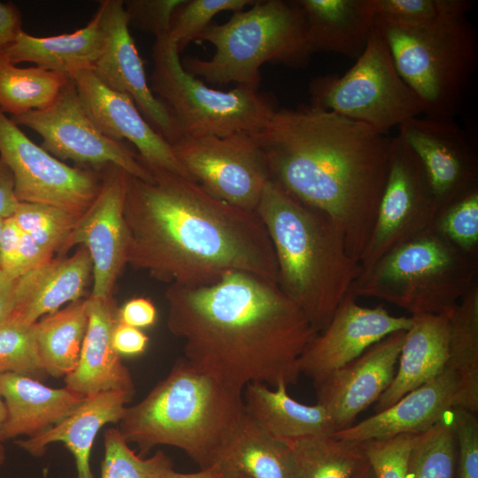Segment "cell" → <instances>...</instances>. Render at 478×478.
Returning <instances> with one entry per match:
<instances>
[{
	"label": "cell",
	"instance_id": "obj_1",
	"mask_svg": "<svg viewBox=\"0 0 478 478\" xmlns=\"http://www.w3.org/2000/svg\"><path fill=\"white\" fill-rule=\"evenodd\" d=\"M146 167L150 181L129 174L127 181V265L169 285L209 284L231 271L277 283L273 244L256 212L181 175Z\"/></svg>",
	"mask_w": 478,
	"mask_h": 478
},
{
	"label": "cell",
	"instance_id": "obj_2",
	"mask_svg": "<svg viewBox=\"0 0 478 478\" xmlns=\"http://www.w3.org/2000/svg\"><path fill=\"white\" fill-rule=\"evenodd\" d=\"M167 328L184 358L222 384H296L300 358L318 333L276 282L231 271L204 285H169Z\"/></svg>",
	"mask_w": 478,
	"mask_h": 478
},
{
	"label": "cell",
	"instance_id": "obj_3",
	"mask_svg": "<svg viewBox=\"0 0 478 478\" xmlns=\"http://www.w3.org/2000/svg\"><path fill=\"white\" fill-rule=\"evenodd\" d=\"M249 135L266 156L270 179L328 214L359 261L375 224L392 138L312 104L277 108Z\"/></svg>",
	"mask_w": 478,
	"mask_h": 478
},
{
	"label": "cell",
	"instance_id": "obj_4",
	"mask_svg": "<svg viewBox=\"0 0 478 478\" xmlns=\"http://www.w3.org/2000/svg\"><path fill=\"white\" fill-rule=\"evenodd\" d=\"M256 213L275 254L277 284L320 332L361 271L330 217L290 196L271 179Z\"/></svg>",
	"mask_w": 478,
	"mask_h": 478
},
{
	"label": "cell",
	"instance_id": "obj_5",
	"mask_svg": "<svg viewBox=\"0 0 478 478\" xmlns=\"http://www.w3.org/2000/svg\"><path fill=\"white\" fill-rule=\"evenodd\" d=\"M243 391L194 368L184 358L139 403L127 407L119 430L140 455L157 445L182 450L200 469L216 465L245 419Z\"/></svg>",
	"mask_w": 478,
	"mask_h": 478
},
{
	"label": "cell",
	"instance_id": "obj_6",
	"mask_svg": "<svg viewBox=\"0 0 478 478\" xmlns=\"http://www.w3.org/2000/svg\"><path fill=\"white\" fill-rule=\"evenodd\" d=\"M195 41L211 43L215 51L209 59L184 57L188 73L213 85L235 82L257 90L264 64L304 68L313 54L297 0H256L227 22L211 23Z\"/></svg>",
	"mask_w": 478,
	"mask_h": 478
},
{
	"label": "cell",
	"instance_id": "obj_7",
	"mask_svg": "<svg viewBox=\"0 0 478 478\" xmlns=\"http://www.w3.org/2000/svg\"><path fill=\"white\" fill-rule=\"evenodd\" d=\"M477 275L478 255L430 230L361 268L350 292L386 301L411 316H448Z\"/></svg>",
	"mask_w": 478,
	"mask_h": 478
},
{
	"label": "cell",
	"instance_id": "obj_8",
	"mask_svg": "<svg viewBox=\"0 0 478 478\" xmlns=\"http://www.w3.org/2000/svg\"><path fill=\"white\" fill-rule=\"evenodd\" d=\"M374 24L424 116L454 120L478 62L476 32L466 16L424 26L374 18Z\"/></svg>",
	"mask_w": 478,
	"mask_h": 478
},
{
	"label": "cell",
	"instance_id": "obj_9",
	"mask_svg": "<svg viewBox=\"0 0 478 478\" xmlns=\"http://www.w3.org/2000/svg\"><path fill=\"white\" fill-rule=\"evenodd\" d=\"M152 60L150 88L172 115L181 137L250 134L262 128L277 109L269 96L257 89H214L188 73L177 44L167 35L156 38Z\"/></svg>",
	"mask_w": 478,
	"mask_h": 478
},
{
	"label": "cell",
	"instance_id": "obj_10",
	"mask_svg": "<svg viewBox=\"0 0 478 478\" xmlns=\"http://www.w3.org/2000/svg\"><path fill=\"white\" fill-rule=\"evenodd\" d=\"M310 104L341 114L386 134L409 119L424 115V106L398 73L388 44L374 26L355 64L343 74L314 78Z\"/></svg>",
	"mask_w": 478,
	"mask_h": 478
},
{
	"label": "cell",
	"instance_id": "obj_11",
	"mask_svg": "<svg viewBox=\"0 0 478 478\" xmlns=\"http://www.w3.org/2000/svg\"><path fill=\"white\" fill-rule=\"evenodd\" d=\"M171 146L180 164L205 192L256 212L270 173L263 150L249 134L188 135Z\"/></svg>",
	"mask_w": 478,
	"mask_h": 478
},
{
	"label": "cell",
	"instance_id": "obj_12",
	"mask_svg": "<svg viewBox=\"0 0 478 478\" xmlns=\"http://www.w3.org/2000/svg\"><path fill=\"white\" fill-rule=\"evenodd\" d=\"M0 158L12 173L19 202L55 206L80 218L101 188L102 169L66 165L35 143L2 112Z\"/></svg>",
	"mask_w": 478,
	"mask_h": 478
},
{
	"label": "cell",
	"instance_id": "obj_13",
	"mask_svg": "<svg viewBox=\"0 0 478 478\" xmlns=\"http://www.w3.org/2000/svg\"><path fill=\"white\" fill-rule=\"evenodd\" d=\"M19 127H27L42 138V147L58 159L72 160L80 167L101 170L114 165L144 181L151 172L137 152L125 142L104 135L86 112L75 85L69 77L57 99L48 107L11 117Z\"/></svg>",
	"mask_w": 478,
	"mask_h": 478
},
{
	"label": "cell",
	"instance_id": "obj_14",
	"mask_svg": "<svg viewBox=\"0 0 478 478\" xmlns=\"http://www.w3.org/2000/svg\"><path fill=\"white\" fill-rule=\"evenodd\" d=\"M439 211L421 163L398 135L392 137L386 183L361 268L432 230Z\"/></svg>",
	"mask_w": 478,
	"mask_h": 478
},
{
	"label": "cell",
	"instance_id": "obj_15",
	"mask_svg": "<svg viewBox=\"0 0 478 478\" xmlns=\"http://www.w3.org/2000/svg\"><path fill=\"white\" fill-rule=\"evenodd\" d=\"M128 175L114 165L102 169L100 190L79 218L64 249V255L75 245L88 250L93 276L90 296L95 297H112L116 281L127 265L128 235L124 200Z\"/></svg>",
	"mask_w": 478,
	"mask_h": 478
},
{
	"label": "cell",
	"instance_id": "obj_16",
	"mask_svg": "<svg viewBox=\"0 0 478 478\" xmlns=\"http://www.w3.org/2000/svg\"><path fill=\"white\" fill-rule=\"evenodd\" d=\"M349 292L335 311L329 323L311 340L299 362L300 373L313 385L359 357L386 336L406 331L412 318L390 314L382 305H358Z\"/></svg>",
	"mask_w": 478,
	"mask_h": 478
},
{
	"label": "cell",
	"instance_id": "obj_17",
	"mask_svg": "<svg viewBox=\"0 0 478 478\" xmlns=\"http://www.w3.org/2000/svg\"><path fill=\"white\" fill-rule=\"evenodd\" d=\"M104 32V50L91 70L107 88L128 96L146 121L170 144L181 133L166 107L154 96L143 61L130 34L122 0H103L97 8Z\"/></svg>",
	"mask_w": 478,
	"mask_h": 478
},
{
	"label": "cell",
	"instance_id": "obj_18",
	"mask_svg": "<svg viewBox=\"0 0 478 478\" xmlns=\"http://www.w3.org/2000/svg\"><path fill=\"white\" fill-rule=\"evenodd\" d=\"M398 136L421 163L440 209L478 189V159L454 120L424 115L398 126Z\"/></svg>",
	"mask_w": 478,
	"mask_h": 478
},
{
	"label": "cell",
	"instance_id": "obj_19",
	"mask_svg": "<svg viewBox=\"0 0 478 478\" xmlns=\"http://www.w3.org/2000/svg\"><path fill=\"white\" fill-rule=\"evenodd\" d=\"M69 77L86 112L104 135L132 143L145 166L161 168L193 181L171 144L146 121L128 96L104 86L91 70L78 71Z\"/></svg>",
	"mask_w": 478,
	"mask_h": 478
},
{
	"label": "cell",
	"instance_id": "obj_20",
	"mask_svg": "<svg viewBox=\"0 0 478 478\" xmlns=\"http://www.w3.org/2000/svg\"><path fill=\"white\" fill-rule=\"evenodd\" d=\"M405 336V331L386 336L314 384L317 404L327 410L336 431L351 426L390 385Z\"/></svg>",
	"mask_w": 478,
	"mask_h": 478
},
{
	"label": "cell",
	"instance_id": "obj_21",
	"mask_svg": "<svg viewBox=\"0 0 478 478\" xmlns=\"http://www.w3.org/2000/svg\"><path fill=\"white\" fill-rule=\"evenodd\" d=\"M459 407V381L450 368L408 392L388 408L335 432L332 436L355 443L400 435H417Z\"/></svg>",
	"mask_w": 478,
	"mask_h": 478
},
{
	"label": "cell",
	"instance_id": "obj_22",
	"mask_svg": "<svg viewBox=\"0 0 478 478\" xmlns=\"http://www.w3.org/2000/svg\"><path fill=\"white\" fill-rule=\"evenodd\" d=\"M89 323L76 368L64 377L66 387L87 397L101 391L118 390L132 397L134 382L112 344V332L119 322V308L112 297L89 295Z\"/></svg>",
	"mask_w": 478,
	"mask_h": 478
},
{
	"label": "cell",
	"instance_id": "obj_23",
	"mask_svg": "<svg viewBox=\"0 0 478 478\" xmlns=\"http://www.w3.org/2000/svg\"><path fill=\"white\" fill-rule=\"evenodd\" d=\"M92 275L88 250L52 258L16 279L15 307L9 319L32 325L66 304L81 299Z\"/></svg>",
	"mask_w": 478,
	"mask_h": 478
},
{
	"label": "cell",
	"instance_id": "obj_24",
	"mask_svg": "<svg viewBox=\"0 0 478 478\" xmlns=\"http://www.w3.org/2000/svg\"><path fill=\"white\" fill-rule=\"evenodd\" d=\"M0 397L6 408L0 430L4 443L46 432L74 412L86 397L67 387L50 388L32 377L7 373L0 374Z\"/></svg>",
	"mask_w": 478,
	"mask_h": 478
},
{
	"label": "cell",
	"instance_id": "obj_25",
	"mask_svg": "<svg viewBox=\"0 0 478 478\" xmlns=\"http://www.w3.org/2000/svg\"><path fill=\"white\" fill-rule=\"evenodd\" d=\"M133 397L118 390L101 391L87 396L78 408L46 432L15 443L35 457L42 456L51 443L61 442L75 460L77 478H93L90 454L94 440L102 427L120 423L126 404Z\"/></svg>",
	"mask_w": 478,
	"mask_h": 478
},
{
	"label": "cell",
	"instance_id": "obj_26",
	"mask_svg": "<svg viewBox=\"0 0 478 478\" xmlns=\"http://www.w3.org/2000/svg\"><path fill=\"white\" fill-rule=\"evenodd\" d=\"M448 316H412V322L405 331L394 379L375 402L376 412L388 408L445 370Z\"/></svg>",
	"mask_w": 478,
	"mask_h": 478
},
{
	"label": "cell",
	"instance_id": "obj_27",
	"mask_svg": "<svg viewBox=\"0 0 478 478\" xmlns=\"http://www.w3.org/2000/svg\"><path fill=\"white\" fill-rule=\"evenodd\" d=\"M285 384L269 388L250 383L243 391L248 418L273 438L281 442L309 436H331L336 428L320 405H308L293 399Z\"/></svg>",
	"mask_w": 478,
	"mask_h": 478
},
{
	"label": "cell",
	"instance_id": "obj_28",
	"mask_svg": "<svg viewBox=\"0 0 478 478\" xmlns=\"http://www.w3.org/2000/svg\"><path fill=\"white\" fill-rule=\"evenodd\" d=\"M312 50L360 57L374 27L368 0H297Z\"/></svg>",
	"mask_w": 478,
	"mask_h": 478
},
{
	"label": "cell",
	"instance_id": "obj_29",
	"mask_svg": "<svg viewBox=\"0 0 478 478\" xmlns=\"http://www.w3.org/2000/svg\"><path fill=\"white\" fill-rule=\"evenodd\" d=\"M104 47V32L96 10L85 27L73 33L38 37L22 31L3 52L15 65L29 62L69 76L78 71L92 70Z\"/></svg>",
	"mask_w": 478,
	"mask_h": 478
},
{
	"label": "cell",
	"instance_id": "obj_30",
	"mask_svg": "<svg viewBox=\"0 0 478 478\" xmlns=\"http://www.w3.org/2000/svg\"><path fill=\"white\" fill-rule=\"evenodd\" d=\"M88 323L87 298L72 302L35 323L37 354L47 375L65 377L76 368Z\"/></svg>",
	"mask_w": 478,
	"mask_h": 478
},
{
	"label": "cell",
	"instance_id": "obj_31",
	"mask_svg": "<svg viewBox=\"0 0 478 478\" xmlns=\"http://www.w3.org/2000/svg\"><path fill=\"white\" fill-rule=\"evenodd\" d=\"M446 367L459 381V407L478 412V282L448 316Z\"/></svg>",
	"mask_w": 478,
	"mask_h": 478
},
{
	"label": "cell",
	"instance_id": "obj_32",
	"mask_svg": "<svg viewBox=\"0 0 478 478\" xmlns=\"http://www.w3.org/2000/svg\"><path fill=\"white\" fill-rule=\"evenodd\" d=\"M214 466L226 478L239 474L250 478H292L288 445L270 436L248 416Z\"/></svg>",
	"mask_w": 478,
	"mask_h": 478
},
{
	"label": "cell",
	"instance_id": "obj_33",
	"mask_svg": "<svg viewBox=\"0 0 478 478\" xmlns=\"http://www.w3.org/2000/svg\"><path fill=\"white\" fill-rule=\"evenodd\" d=\"M282 443L290 451L292 478H358L368 466L359 443L332 436Z\"/></svg>",
	"mask_w": 478,
	"mask_h": 478
},
{
	"label": "cell",
	"instance_id": "obj_34",
	"mask_svg": "<svg viewBox=\"0 0 478 478\" xmlns=\"http://www.w3.org/2000/svg\"><path fill=\"white\" fill-rule=\"evenodd\" d=\"M69 76L35 67H19L0 52V112L11 117L50 105Z\"/></svg>",
	"mask_w": 478,
	"mask_h": 478
},
{
	"label": "cell",
	"instance_id": "obj_35",
	"mask_svg": "<svg viewBox=\"0 0 478 478\" xmlns=\"http://www.w3.org/2000/svg\"><path fill=\"white\" fill-rule=\"evenodd\" d=\"M457 443L451 410L433 427L414 436L405 478H455Z\"/></svg>",
	"mask_w": 478,
	"mask_h": 478
},
{
	"label": "cell",
	"instance_id": "obj_36",
	"mask_svg": "<svg viewBox=\"0 0 478 478\" xmlns=\"http://www.w3.org/2000/svg\"><path fill=\"white\" fill-rule=\"evenodd\" d=\"M12 217L51 258L55 253L64 256L66 243L79 220L55 206L24 202H19Z\"/></svg>",
	"mask_w": 478,
	"mask_h": 478
},
{
	"label": "cell",
	"instance_id": "obj_37",
	"mask_svg": "<svg viewBox=\"0 0 478 478\" xmlns=\"http://www.w3.org/2000/svg\"><path fill=\"white\" fill-rule=\"evenodd\" d=\"M104 438L101 478H163L173 470L171 459L163 451L146 459L136 454L119 428L106 429Z\"/></svg>",
	"mask_w": 478,
	"mask_h": 478
},
{
	"label": "cell",
	"instance_id": "obj_38",
	"mask_svg": "<svg viewBox=\"0 0 478 478\" xmlns=\"http://www.w3.org/2000/svg\"><path fill=\"white\" fill-rule=\"evenodd\" d=\"M374 18L405 26H424L465 17L474 5L471 0H368Z\"/></svg>",
	"mask_w": 478,
	"mask_h": 478
},
{
	"label": "cell",
	"instance_id": "obj_39",
	"mask_svg": "<svg viewBox=\"0 0 478 478\" xmlns=\"http://www.w3.org/2000/svg\"><path fill=\"white\" fill-rule=\"evenodd\" d=\"M7 373L38 381L47 377L37 354L35 324L8 319L0 325V374Z\"/></svg>",
	"mask_w": 478,
	"mask_h": 478
},
{
	"label": "cell",
	"instance_id": "obj_40",
	"mask_svg": "<svg viewBox=\"0 0 478 478\" xmlns=\"http://www.w3.org/2000/svg\"><path fill=\"white\" fill-rule=\"evenodd\" d=\"M256 0H183L174 10L168 37L177 44L181 53L204 30L215 15L222 12H235L250 7Z\"/></svg>",
	"mask_w": 478,
	"mask_h": 478
},
{
	"label": "cell",
	"instance_id": "obj_41",
	"mask_svg": "<svg viewBox=\"0 0 478 478\" xmlns=\"http://www.w3.org/2000/svg\"><path fill=\"white\" fill-rule=\"evenodd\" d=\"M432 230L460 250L478 255V189L440 209Z\"/></svg>",
	"mask_w": 478,
	"mask_h": 478
},
{
	"label": "cell",
	"instance_id": "obj_42",
	"mask_svg": "<svg viewBox=\"0 0 478 478\" xmlns=\"http://www.w3.org/2000/svg\"><path fill=\"white\" fill-rule=\"evenodd\" d=\"M414 436L400 435L359 443L376 478H405Z\"/></svg>",
	"mask_w": 478,
	"mask_h": 478
},
{
	"label": "cell",
	"instance_id": "obj_43",
	"mask_svg": "<svg viewBox=\"0 0 478 478\" xmlns=\"http://www.w3.org/2000/svg\"><path fill=\"white\" fill-rule=\"evenodd\" d=\"M451 420L457 443L455 478H478L477 413L456 407Z\"/></svg>",
	"mask_w": 478,
	"mask_h": 478
},
{
	"label": "cell",
	"instance_id": "obj_44",
	"mask_svg": "<svg viewBox=\"0 0 478 478\" xmlns=\"http://www.w3.org/2000/svg\"><path fill=\"white\" fill-rule=\"evenodd\" d=\"M183 0L123 1L128 26L156 38L168 35L174 10Z\"/></svg>",
	"mask_w": 478,
	"mask_h": 478
},
{
	"label": "cell",
	"instance_id": "obj_45",
	"mask_svg": "<svg viewBox=\"0 0 478 478\" xmlns=\"http://www.w3.org/2000/svg\"><path fill=\"white\" fill-rule=\"evenodd\" d=\"M21 230L12 217L4 218L0 241V269L17 279Z\"/></svg>",
	"mask_w": 478,
	"mask_h": 478
},
{
	"label": "cell",
	"instance_id": "obj_46",
	"mask_svg": "<svg viewBox=\"0 0 478 478\" xmlns=\"http://www.w3.org/2000/svg\"><path fill=\"white\" fill-rule=\"evenodd\" d=\"M157 320V309L146 297H135L119 308V321L143 328L153 326Z\"/></svg>",
	"mask_w": 478,
	"mask_h": 478
},
{
	"label": "cell",
	"instance_id": "obj_47",
	"mask_svg": "<svg viewBox=\"0 0 478 478\" xmlns=\"http://www.w3.org/2000/svg\"><path fill=\"white\" fill-rule=\"evenodd\" d=\"M149 337L140 329L118 322L112 332V344L120 355L142 354L147 348Z\"/></svg>",
	"mask_w": 478,
	"mask_h": 478
},
{
	"label": "cell",
	"instance_id": "obj_48",
	"mask_svg": "<svg viewBox=\"0 0 478 478\" xmlns=\"http://www.w3.org/2000/svg\"><path fill=\"white\" fill-rule=\"evenodd\" d=\"M22 31L19 7L12 2L0 1V52L11 46Z\"/></svg>",
	"mask_w": 478,
	"mask_h": 478
},
{
	"label": "cell",
	"instance_id": "obj_49",
	"mask_svg": "<svg viewBox=\"0 0 478 478\" xmlns=\"http://www.w3.org/2000/svg\"><path fill=\"white\" fill-rule=\"evenodd\" d=\"M50 258H52L50 257L29 235L21 231L18 266L19 277L41 266Z\"/></svg>",
	"mask_w": 478,
	"mask_h": 478
},
{
	"label": "cell",
	"instance_id": "obj_50",
	"mask_svg": "<svg viewBox=\"0 0 478 478\" xmlns=\"http://www.w3.org/2000/svg\"><path fill=\"white\" fill-rule=\"evenodd\" d=\"M18 204L12 173L0 158V216L3 218L12 217Z\"/></svg>",
	"mask_w": 478,
	"mask_h": 478
},
{
	"label": "cell",
	"instance_id": "obj_51",
	"mask_svg": "<svg viewBox=\"0 0 478 478\" xmlns=\"http://www.w3.org/2000/svg\"><path fill=\"white\" fill-rule=\"evenodd\" d=\"M16 279L0 269V325L12 315L15 307Z\"/></svg>",
	"mask_w": 478,
	"mask_h": 478
},
{
	"label": "cell",
	"instance_id": "obj_52",
	"mask_svg": "<svg viewBox=\"0 0 478 478\" xmlns=\"http://www.w3.org/2000/svg\"><path fill=\"white\" fill-rule=\"evenodd\" d=\"M163 478H226L222 472L216 466L200 469L195 473H179L174 470L167 473Z\"/></svg>",
	"mask_w": 478,
	"mask_h": 478
},
{
	"label": "cell",
	"instance_id": "obj_53",
	"mask_svg": "<svg viewBox=\"0 0 478 478\" xmlns=\"http://www.w3.org/2000/svg\"><path fill=\"white\" fill-rule=\"evenodd\" d=\"M5 417H6V408H5V405L3 401V399L0 397V430H1V428H2V425L5 420ZM5 450H4V447L3 445V442L1 440V436H0V466L3 465L5 461Z\"/></svg>",
	"mask_w": 478,
	"mask_h": 478
},
{
	"label": "cell",
	"instance_id": "obj_54",
	"mask_svg": "<svg viewBox=\"0 0 478 478\" xmlns=\"http://www.w3.org/2000/svg\"><path fill=\"white\" fill-rule=\"evenodd\" d=\"M358 478H376L369 463L364 471L358 476Z\"/></svg>",
	"mask_w": 478,
	"mask_h": 478
},
{
	"label": "cell",
	"instance_id": "obj_55",
	"mask_svg": "<svg viewBox=\"0 0 478 478\" xmlns=\"http://www.w3.org/2000/svg\"><path fill=\"white\" fill-rule=\"evenodd\" d=\"M4 218L0 216V241H1V234H2V229H3V225H4Z\"/></svg>",
	"mask_w": 478,
	"mask_h": 478
},
{
	"label": "cell",
	"instance_id": "obj_56",
	"mask_svg": "<svg viewBox=\"0 0 478 478\" xmlns=\"http://www.w3.org/2000/svg\"><path fill=\"white\" fill-rule=\"evenodd\" d=\"M231 478H250V477H248L246 475L239 474V475H235V476H233Z\"/></svg>",
	"mask_w": 478,
	"mask_h": 478
}]
</instances>
